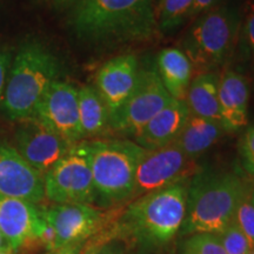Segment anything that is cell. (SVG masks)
<instances>
[{
	"mask_svg": "<svg viewBox=\"0 0 254 254\" xmlns=\"http://www.w3.org/2000/svg\"><path fill=\"white\" fill-rule=\"evenodd\" d=\"M215 236L220 240L222 249L226 254H250L253 251L245 234L240 231L234 221H232L224 231Z\"/></svg>",
	"mask_w": 254,
	"mask_h": 254,
	"instance_id": "cell-25",
	"label": "cell"
},
{
	"mask_svg": "<svg viewBox=\"0 0 254 254\" xmlns=\"http://www.w3.org/2000/svg\"><path fill=\"white\" fill-rule=\"evenodd\" d=\"M41 211L56 231L57 250L85 244L107 224L113 214V208L104 212L85 204H56L50 208H41Z\"/></svg>",
	"mask_w": 254,
	"mask_h": 254,
	"instance_id": "cell-11",
	"label": "cell"
},
{
	"mask_svg": "<svg viewBox=\"0 0 254 254\" xmlns=\"http://www.w3.org/2000/svg\"><path fill=\"white\" fill-rule=\"evenodd\" d=\"M190 182L174 184L127 202L114 220L117 237L146 252L167 246L183 226Z\"/></svg>",
	"mask_w": 254,
	"mask_h": 254,
	"instance_id": "cell-1",
	"label": "cell"
},
{
	"mask_svg": "<svg viewBox=\"0 0 254 254\" xmlns=\"http://www.w3.org/2000/svg\"><path fill=\"white\" fill-rule=\"evenodd\" d=\"M243 19L238 6L225 4L196 18L186 32L180 49L196 74L218 72L226 65L239 41Z\"/></svg>",
	"mask_w": 254,
	"mask_h": 254,
	"instance_id": "cell-6",
	"label": "cell"
},
{
	"mask_svg": "<svg viewBox=\"0 0 254 254\" xmlns=\"http://www.w3.org/2000/svg\"><path fill=\"white\" fill-rule=\"evenodd\" d=\"M246 59H249L254 66V5L251 6L249 13L241 24L239 41Z\"/></svg>",
	"mask_w": 254,
	"mask_h": 254,
	"instance_id": "cell-26",
	"label": "cell"
},
{
	"mask_svg": "<svg viewBox=\"0 0 254 254\" xmlns=\"http://www.w3.org/2000/svg\"><path fill=\"white\" fill-rule=\"evenodd\" d=\"M17 123L15 148L44 177L75 145L52 131L36 117L18 120Z\"/></svg>",
	"mask_w": 254,
	"mask_h": 254,
	"instance_id": "cell-10",
	"label": "cell"
},
{
	"mask_svg": "<svg viewBox=\"0 0 254 254\" xmlns=\"http://www.w3.org/2000/svg\"><path fill=\"white\" fill-rule=\"evenodd\" d=\"M252 200H253V204H254V179H253V190H252Z\"/></svg>",
	"mask_w": 254,
	"mask_h": 254,
	"instance_id": "cell-36",
	"label": "cell"
},
{
	"mask_svg": "<svg viewBox=\"0 0 254 254\" xmlns=\"http://www.w3.org/2000/svg\"><path fill=\"white\" fill-rule=\"evenodd\" d=\"M79 119L84 138L98 136L111 129V116L97 88L90 85L78 88Z\"/></svg>",
	"mask_w": 254,
	"mask_h": 254,
	"instance_id": "cell-21",
	"label": "cell"
},
{
	"mask_svg": "<svg viewBox=\"0 0 254 254\" xmlns=\"http://www.w3.org/2000/svg\"><path fill=\"white\" fill-rule=\"evenodd\" d=\"M193 0H159L155 7L158 32L171 33L193 17Z\"/></svg>",
	"mask_w": 254,
	"mask_h": 254,
	"instance_id": "cell-22",
	"label": "cell"
},
{
	"mask_svg": "<svg viewBox=\"0 0 254 254\" xmlns=\"http://www.w3.org/2000/svg\"><path fill=\"white\" fill-rule=\"evenodd\" d=\"M53 4L58 8H65V7H72L73 5L77 4L79 0H52Z\"/></svg>",
	"mask_w": 254,
	"mask_h": 254,
	"instance_id": "cell-32",
	"label": "cell"
},
{
	"mask_svg": "<svg viewBox=\"0 0 254 254\" xmlns=\"http://www.w3.org/2000/svg\"><path fill=\"white\" fill-rule=\"evenodd\" d=\"M225 132L220 122L201 118L190 114L182 132L174 141L178 147L190 160H196L200 155L217 142Z\"/></svg>",
	"mask_w": 254,
	"mask_h": 254,
	"instance_id": "cell-19",
	"label": "cell"
},
{
	"mask_svg": "<svg viewBox=\"0 0 254 254\" xmlns=\"http://www.w3.org/2000/svg\"><path fill=\"white\" fill-rule=\"evenodd\" d=\"M190 114L185 101L172 99L139 131L134 136V142L145 151L158 150L172 144L182 132Z\"/></svg>",
	"mask_w": 254,
	"mask_h": 254,
	"instance_id": "cell-16",
	"label": "cell"
},
{
	"mask_svg": "<svg viewBox=\"0 0 254 254\" xmlns=\"http://www.w3.org/2000/svg\"><path fill=\"white\" fill-rule=\"evenodd\" d=\"M5 249H8V246L7 244H6L4 237H2L1 232H0V250H5Z\"/></svg>",
	"mask_w": 254,
	"mask_h": 254,
	"instance_id": "cell-33",
	"label": "cell"
},
{
	"mask_svg": "<svg viewBox=\"0 0 254 254\" xmlns=\"http://www.w3.org/2000/svg\"><path fill=\"white\" fill-rule=\"evenodd\" d=\"M0 196L40 204L45 196L44 176L13 146L0 142Z\"/></svg>",
	"mask_w": 254,
	"mask_h": 254,
	"instance_id": "cell-13",
	"label": "cell"
},
{
	"mask_svg": "<svg viewBox=\"0 0 254 254\" xmlns=\"http://www.w3.org/2000/svg\"><path fill=\"white\" fill-rule=\"evenodd\" d=\"M59 75L58 58L38 40L25 41L9 66L2 98L6 116L14 122L33 117L41 98Z\"/></svg>",
	"mask_w": 254,
	"mask_h": 254,
	"instance_id": "cell-4",
	"label": "cell"
},
{
	"mask_svg": "<svg viewBox=\"0 0 254 254\" xmlns=\"http://www.w3.org/2000/svg\"><path fill=\"white\" fill-rule=\"evenodd\" d=\"M218 97L225 132L237 133L245 128L250 103V85L245 75L233 69H225L219 74Z\"/></svg>",
	"mask_w": 254,
	"mask_h": 254,
	"instance_id": "cell-15",
	"label": "cell"
},
{
	"mask_svg": "<svg viewBox=\"0 0 254 254\" xmlns=\"http://www.w3.org/2000/svg\"><path fill=\"white\" fill-rule=\"evenodd\" d=\"M140 64L135 56L123 55L109 60L97 73V91L112 117L126 103L138 81Z\"/></svg>",
	"mask_w": 254,
	"mask_h": 254,
	"instance_id": "cell-14",
	"label": "cell"
},
{
	"mask_svg": "<svg viewBox=\"0 0 254 254\" xmlns=\"http://www.w3.org/2000/svg\"><path fill=\"white\" fill-rule=\"evenodd\" d=\"M69 26L79 39L95 44L144 41L158 32L153 0H79Z\"/></svg>",
	"mask_w": 254,
	"mask_h": 254,
	"instance_id": "cell-2",
	"label": "cell"
},
{
	"mask_svg": "<svg viewBox=\"0 0 254 254\" xmlns=\"http://www.w3.org/2000/svg\"><path fill=\"white\" fill-rule=\"evenodd\" d=\"M97 194L95 204L114 208L131 200L135 173L145 150L129 139L86 141Z\"/></svg>",
	"mask_w": 254,
	"mask_h": 254,
	"instance_id": "cell-5",
	"label": "cell"
},
{
	"mask_svg": "<svg viewBox=\"0 0 254 254\" xmlns=\"http://www.w3.org/2000/svg\"><path fill=\"white\" fill-rule=\"evenodd\" d=\"M249 178L231 171H198L190 179L180 236L219 234L233 221Z\"/></svg>",
	"mask_w": 254,
	"mask_h": 254,
	"instance_id": "cell-3",
	"label": "cell"
},
{
	"mask_svg": "<svg viewBox=\"0 0 254 254\" xmlns=\"http://www.w3.org/2000/svg\"><path fill=\"white\" fill-rule=\"evenodd\" d=\"M11 63V53H8L7 51L0 50V103H2V98H4L6 82H7V75Z\"/></svg>",
	"mask_w": 254,
	"mask_h": 254,
	"instance_id": "cell-29",
	"label": "cell"
},
{
	"mask_svg": "<svg viewBox=\"0 0 254 254\" xmlns=\"http://www.w3.org/2000/svg\"><path fill=\"white\" fill-rule=\"evenodd\" d=\"M84 244H74V245H67L60 247L51 254H81Z\"/></svg>",
	"mask_w": 254,
	"mask_h": 254,
	"instance_id": "cell-31",
	"label": "cell"
},
{
	"mask_svg": "<svg viewBox=\"0 0 254 254\" xmlns=\"http://www.w3.org/2000/svg\"><path fill=\"white\" fill-rule=\"evenodd\" d=\"M239 154L243 168L254 179V126L249 127L241 136Z\"/></svg>",
	"mask_w": 254,
	"mask_h": 254,
	"instance_id": "cell-27",
	"label": "cell"
},
{
	"mask_svg": "<svg viewBox=\"0 0 254 254\" xmlns=\"http://www.w3.org/2000/svg\"><path fill=\"white\" fill-rule=\"evenodd\" d=\"M45 196L55 204L93 205L97 201L86 141L72 146L46 176Z\"/></svg>",
	"mask_w": 254,
	"mask_h": 254,
	"instance_id": "cell-7",
	"label": "cell"
},
{
	"mask_svg": "<svg viewBox=\"0 0 254 254\" xmlns=\"http://www.w3.org/2000/svg\"><path fill=\"white\" fill-rule=\"evenodd\" d=\"M193 2H194L193 17H195V15H200L201 13L209 11V9L222 5L225 0H193Z\"/></svg>",
	"mask_w": 254,
	"mask_h": 254,
	"instance_id": "cell-30",
	"label": "cell"
},
{
	"mask_svg": "<svg viewBox=\"0 0 254 254\" xmlns=\"http://www.w3.org/2000/svg\"><path fill=\"white\" fill-rule=\"evenodd\" d=\"M219 73H198L190 80L185 103L190 114L221 123L219 109Z\"/></svg>",
	"mask_w": 254,
	"mask_h": 254,
	"instance_id": "cell-20",
	"label": "cell"
},
{
	"mask_svg": "<svg viewBox=\"0 0 254 254\" xmlns=\"http://www.w3.org/2000/svg\"><path fill=\"white\" fill-rule=\"evenodd\" d=\"M135 254H150L148 252H146V251H142V250H138V252Z\"/></svg>",
	"mask_w": 254,
	"mask_h": 254,
	"instance_id": "cell-35",
	"label": "cell"
},
{
	"mask_svg": "<svg viewBox=\"0 0 254 254\" xmlns=\"http://www.w3.org/2000/svg\"><path fill=\"white\" fill-rule=\"evenodd\" d=\"M129 246L128 243L120 238H112L99 245L82 247L81 254H127Z\"/></svg>",
	"mask_w": 254,
	"mask_h": 254,
	"instance_id": "cell-28",
	"label": "cell"
},
{
	"mask_svg": "<svg viewBox=\"0 0 254 254\" xmlns=\"http://www.w3.org/2000/svg\"><path fill=\"white\" fill-rule=\"evenodd\" d=\"M0 254H17V253L9 249H5V250H0Z\"/></svg>",
	"mask_w": 254,
	"mask_h": 254,
	"instance_id": "cell-34",
	"label": "cell"
},
{
	"mask_svg": "<svg viewBox=\"0 0 254 254\" xmlns=\"http://www.w3.org/2000/svg\"><path fill=\"white\" fill-rule=\"evenodd\" d=\"M157 71L172 99L185 101L194 72L185 53L173 47L161 50L157 58Z\"/></svg>",
	"mask_w": 254,
	"mask_h": 254,
	"instance_id": "cell-18",
	"label": "cell"
},
{
	"mask_svg": "<svg viewBox=\"0 0 254 254\" xmlns=\"http://www.w3.org/2000/svg\"><path fill=\"white\" fill-rule=\"evenodd\" d=\"M52 252H46V253H44V254H51Z\"/></svg>",
	"mask_w": 254,
	"mask_h": 254,
	"instance_id": "cell-37",
	"label": "cell"
},
{
	"mask_svg": "<svg viewBox=\"0 0 254 254\" xmlns=\"http://www.w3.org/2000/svg\"><path fill=\"white\" fill-rule=\"evenodd\" d=\"M40 208L21 199L0 196V232L8 249L18 251L33 239Z\"/></svg>",
	"mask_w": 254,
	"mask_h": 254,
	"instance_id": "cell-17",
	"label": "cell"
},
{
	"mask_svg": "<svg viewBox=\"0 0 254 254\" xmlns=\"http://www.w3.org/2000/svg\"><path fill=\"white\" fill-rule=\"evenodd\" d=\"M33 117L72 144L84 140L79 119L78 88L69 82H53L41 98Z\"/></svg>",
	"mask_w": 254,
	"mask_h": 254,
	"instance_id": "cell-12",
	"label": "cell"
},
{
	"mask_svg": "<svg viewBox=\"0 0 254 254\" xmlns=\"http://www.w3.org/2000/svg\"><path fill=\"white\" fill-rule=\"evenodd\" d=\"M198 171L195 161L190 160L174 142L158 150L145 151L136 168L131 200L190 180Z\"/></svg>",
	"mask_w": 254,
	"mask_h": 254,
	"instance_id": "cell-9",
	"label": "cell"
},
{
	"mask_svg": "<svg viewBox=\"0 0 254 254\" xmlns=\"http://www.w3.org/2000/svg\"><path fill=\"white\" fill-rule=\"evenodd\" d=\"M178 254H226L215 234L196 233L180 244Z\"/></svg>",
	"mask_w": 254,
	"mask_h": 254,
	"instance_id": "cell-24",
	"label": "cell"
},
{
	"mask_svg": "<svg viewBox=\"0 0 254 254\" xmlns=\"http://www.w3.org/2000/svg\"><path fill=\"white\" fill-rule=\"evenodd\" d=\"M250 254H254V250H253V251H252V252H251Z\"/></svg>",
	"mask_w": 254,
	"mask_h": 254,
	"instance_id": "cell-38",
	"label": "cell"
},
{
	"mask_svg": "<svg viewBox=\"0 0 254 254\" xmlns=\"http://www.w3.org/2000/svg\"><path fill=\"white\" fill-rule=\"evenodd\" d=\"M172 100L159 77L157 67H140L136 85L126 103L111 117V129L134 136Z\"/></svg>",
	"mask_w": 254,
	"mask_h": 254,
	"instance_id": "cell-8",
	"label": "cell"
},
{
	"mask_svg": "<svg viewBox=\"0 0 254 254\" xmlns=\"http://www.w3.org/2000/svg\"><path fill=\"white\" fill-rule=\"evenodd\" d=\"M253 179H249L238 201L233 221L245 234L251 247L254 250V204L252 200Z\"/></svg>",
	"mask_w": 254,
	"mask_h": 254,
	"instance_id": "cell-23",
	"label": "cell"
}]
</instances>
